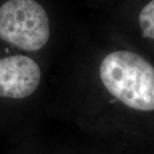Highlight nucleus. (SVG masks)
Listing matches in <instances>:
<instances>
[{
  "mask_svg": "<svg viewBox=\"0 0 154 154\" xmlns=\"http://www.w3.org/2000/svg\"><path fill=\"white\" fill-rule=\"evenodd\" d=\"M15 154H69L68 148L63 150H51L36 142V135L28 138L19 142V146Z\"/></svg>",
  "mask_w": 154,
  "mask_h": 154,
  "instance_id": "39448f33",
  "label": "nucleus"
},
{
  "mask_svg": "<svg viewBox=\"0 0 154 154\" xmlns=\"http://www.w3.org/2000/svg\"><path fill=\"white\" fill-rule=\"evenodd\" d=\"M51 16L38 0L0 2V43L35 56L54 66L59 56Z\"/></svg>",
  "mask_w": 154,
  "mask_h": 154,
  "instance_id": "7ed1b4c3",
  "label": "nucleus"
},
{
  "mask_svg": "<svg viewBox=\"0 0 154 154\" xmlns=\"http://www.w3.org/2000/svg\"><path fill=\"white\" fill-rule=\"evenodd\" d=\"M119 31L128 44L152 59L154 57V0H134L122 11Z\"/></svg>",
  "mask_w": 154,
  "mask_h": 154,
  "instance_id": "20e7f679",
  "label": "nucleus"
},
{
  "mask_svg": "<svg viewBox=\"0 0 154 154\" xmlns=\"http://www.w3.org/2000/svg\"><path fill=\"white\" fill-rule=\"evenodd\" d=\"M93 135H154V61L116 33L82 37L52 68L48 118Z\"/></svg>",
  "mask_w": 154,
  "mask_h": 154,
  "instance_id": "f257e3e1",
  "label": "nucleus"
},
{
  "mask_svg": "<svg viewBox=\"0 0 154 154\" xmlns=\"http://www.w3.org/2000/svg\"><path fill=\"white\" fill-rule=\"evenodd\" d=\"M52 68L0 43V128L18 141L36 135L48 118Z\"/></svg>",
  "mask_w": 154,
  "mask_h": 154,
  "instance_id": "f03ea898",
  "label": "nucleus"
}]
</instances>
